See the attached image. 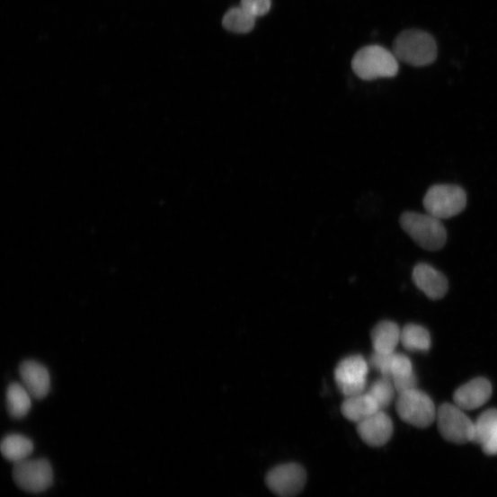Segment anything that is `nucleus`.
<instances>
[{
  "instance_id": "obj_16",
  "label": "nucleus",
  "mask_w": 497,
  "mask_h": 497,
  "mask_svg": "<svg viewBox=\"0 0 497 497\" xmlns=\"http://www.w3.org/2000/svg\"><path fill=\"white\" fill-rule=\"evenodd\" d=\"M341 411L342 415L350 422L359 424L381 410L376 401L366 391L363 394L347 397L342 404Z\"/></svg>"
},
{
  "instance_id": "obj_7",
  "label": "nucleus",
  "mask_w": 497,
  "mask_h": 497,
  "mask_svg": "<svg viewBox=\"0 0 497 497\" xmlns=\"http://www.w3.org/2000/svg\"><path fill=\"white\" fill-rule=\"evenodd\" d=\"M441 436L455 444L472 442L474 422L465 410L456 404H444L437 413Z\"/></svg>"
},
{
  "instance_id": "obj_3",
  "label": "nucleus",
  "mask_w": 497,
  "mask_h": 497,
  "mask_svg": "<svg viewBox=\"0 0 497 497\" xmlns=\"http://www.w3.org/2000/svg\"><path fill=\"white\" fill-rule=\"evenodd\" d=\"M395 54L379 46L360 49L352 60V68L359 79L374 81L394 78L398 74L399 64Z\"/></svg>"
},
{
  "instance_id": "obj_13",
  "label": "nucleus",
  "mask_w": 497,
  "mask_h": 497,
  "mask_svg": "<svg viewBox=\"0 0 497 497\" xmlns=\"http://www.w3.org/2000/svg\"><path fill=\"white\" fill-rule=\"evenodd\" d=\"M413 280L420 290L432 299L443 297L448 288L446 277L428 263H419L414 267Z\"/></svg>"
},
{
  "instance_id": "obj_4",
  "label": "nucleus",
  "mask_w": 497,
  "mask_h": 497,
  "mask_svg": "<svg viewBox=\"0 0 497 497\" xmlns=\"http://www.w3.org/2000/svg\"><path fill=\"white\" fill-rule=\"evenodd\" d=\"M423 204L428 214L440 220L448 219L466 209L467 195L460 186L436 184L428 191Z\"/></svg>"
},
{
  "instance_id": "obj_6",
  "label": "nucleus",
  "mask_w": 497,
  "mask_h": 497,
  "mask_svg": "<svg viewBox=\"0 0 497 497\" xmlns=\"http://www.w3.org/2000/svg\"><path fill=\"white\" fill-rule=\"evenodd\" d=\"M369 364L359 355L342 359L334 370L336 386L341 394L347 397L367 391V377Z\"/></svg>"
},
{
  "instance_id": "obj_8",
  "label": "nucleus",
  "mask_w": 497,
  "mask_h": 497,
  "mask_svg": "<svg viewBox=\"0 0 497 497\" xmlns=\"http://www.w3.org/2000/svg\"><path fill=\"white\" fill-rule=\"evenodd\" d=\"M13 476L15 484L23 491L40 493L53 484L54 474L50 463L45 458L26 460L15 464Z\"/></svg>"
},
{
  "instance_id": "obj_14",
  "label": "nucleus",
  "mask_w": 497,
  "mask_h": 497,
  "mask_svg": "<svg viewBox=\"0 0 497 497\" xmlns=\"http://www.w3.org/2000/svg\"><path fill=\"white\" fill-rule=\"evenodd\" d=\"M369 365L381 376L391 379L413 372L411 360L404 355L396 352L391 354L373 353Z\"/></svg>"
},
{
  "instance_id": "obj_18",
  "label": "nucleus",
  "mask_w": 497,
  "mask_h": 497,
  "mask_svg": "<svg viewBox=\"0 0 497 497\" xmlns=\"http://www.w3.org/2000/svg\"><path fill=\"white\" fill-rule=\"evenodd\" d=\"M401 342L409 351L427 352L431 347V336L426 328L408 324L401 332Z\"/></svg>"
},
{
  "instance_id": "obj_11",
  "label": "nucleus",
  "mask_w": 497,
  "mask_h": 497,
  "mask_svg": "<svg viewBox=\"0 0 497 497\" xmlns=\"http://www.w3.org/2000/svg\"><path fill=\"white\" fill-rule=\"evenodd\" d=\"M22 386L32 398L43 399L50 392L51 379L49 369L40 362L24 361L20 367Z\"/></svg>"
},
{
  "instance_id": "obj_19",
  "label": "nucleus",
  "mask_w": 497,
  "mask_h": 497,
  "mask_svg": "<svg viewBox=\"0 0 497 497\" xmlns=\"http://www.w3.org/2000/svg\"><path fill=\"white\" fill-rule=\"evenodd\" d=\"M31 395L19 384H12L6 393L7 409L13 418H22L31 407Z\"/></svg>"
},
{
  "instance_id": "obj_25",
  "label": "nucleus",
  "mask_w": 497,
  "mask_h": 497,
  "mask_svg": "<svg viewBox=\"0 0 497 497\" xmlns=\"http://www.w3.org/2000/svg\"><path fill=\"white\" fill-rule=\"evenodd\" d=\"M482 448L486 455H497V427L489 439L482 446Z\"/></svg>"
},
{
  "instance_id": "obj_24",
  "label": "nucleus",
  "mask_w": 497,
  "mask_h": 497,
  "mask_svg": "<svg viewBox=\"0 0 497 497\" xmlns=\"http://www.w3.org/2000/svg\"><path fill=\"white\" fill-rule=\"evenodd\" d=\"M398 395L417 389V377L414 372L392 379Z\"/></svg>"
},
{
  "instance_id": "obj_1",
  "label": "nucleus",
  "mask_w": 497,
  "mask_h": 497,
  "mask_svg": "<svg viewBox=\"0 0 497 497\" xmlns=\"http://www.w3.org/2000/svg\"><path fill=\"white\" fill-rule=\"evenodd\" d=\"M393 53L399 61L413 67H425L436 60L438 47L431 34L413 29L404 31L396 37Z\"/></svg>"
},
{
  "instance_id": "obj_15",
  "label": "nucleus",
  "mask_w": 497,
  "mask_h": 497,
  "mask_svg": "<svg viewBox=\"0 0 497 497\" xmlns=\"http://www.w3.org/2000/svg\"><path fill=\"white\" fill-rule=\"evenodd\" d=\"M401 332L395 323L385 321L377 324L371 332L374 352L378 354L395 352L401 342Z\"/></svg>"
},
{
  "instance_id": "obj_5",
  "label": "nucleus",
  "mask_w": 497,
  "mask_h": 497,
  "mask_svg": "<svg viewBox=\"0 0 497 497\" xmlns=\"http://www.w3.org/2000/svg\"><path fill=\"white\" fill-rule=\"evenodd\" d=\"M396 411L404 422L418 429L429 428L437 419L433 401L417 389L398 395Z\"/></svg>"
},
{
  "instance_id": "obj_10",
  "label": "nucleus",
  "mask_w": 497,
  "mask_h": 497,
  "mask_svg": "<svg viewBox=\"0 0 497 497\" xmlns=\"http://www.w3.org/2000/svg\"><path fill=\"white\" fill-rule=\"evenodd\" d=\"M360 439L370 447H382L394 433V423L385 411H378L357 424Z\"/></svg>"
},
{
  "instance_id": "obj_20",
  "label": "nucleus",
  "mask_w": 497,
  "mask_h": 497,
  "mask_svg": "<svg viewBox=\"0 0 497 497\" xmlns=\"http://www.w3.org/2000/svg\"><path fill=\"white\" fill-rule=\"evenodd\" d=\"M256 18L244 8L236 7L228 10L223 17V27L235 33H248L255 26Z\"/></svg>"
},
{
  "instance_id": "obj_2",
  "label": "nucleus",
  "mask_w": 497,
  "mask_h": 497,
  "mask_svg": "<svg viewBox=\"0 0 497 497\" xmlns=\"http://www.w3.org/2000/svg\"><path fill=\"white\" fill-rule=\"evenodd\" d=\"M404 231L411 239L428 251H439L447 243V231L440 219L417 212H405L400 217Z\"/></svg>"
},
{
  "instance_id": "obj_22",
  "label": "nucleus",
  "mask_w": 497,
  "mask_h": 497,
  "mask_svg": "<svg viewBox=\"0 0 497 497\" xmlns=\"http://www.w3.org/2000/svg\"><path fill=\"white\" fill-rule=\"evenodd\" d=\"M367 392L382 411L391 404L396 394L393 380L384 376L374 381Z\"/></svg>"
},
{
  "instance_id": "obj_17",
  "label": "nucleus",
  "mask_w": 497,
  "mask_h": 497,
  "mask_svg": "<svg viewBox=\"0 0 497 497\" xmlns=\"http://www.w3.org/2000/svg\"><path fill=\"white\" fill-rule=\"evenodd\" d=\"M32 451V441L22 435H8L2 442L3 455L6 460L14 464L26 460Z\"/></svg>"
},
{
  "instance_id": "obj_21",
  "label": "nucleus",
  "mask_w": 497,
  "mask_h": 497,
  "mask_svg": "<svg viewBox=\"0 0 497 497\" xmlns=\"http://www.w3.org/2000/svg\"><path fill=\"white\" fill-rule=\"evenodd\" d=\"M497 427V410L484 412L474 422L472 442L483 446Z\"/></svg>"
},
{
  "instance_id": "obj_23",
  "label": "nucleus",
  "mask_w": 497,
  "mask_h": 497,
  "mask_svg": "<svg viewBox=\"0 0 497 497\" xmlns=\"http://www.w3.org/2000/svg\"><path fill=\"white\" fill-rule=\"evenodd\" d=\"M271 6V0H242L241 2V7L256 19L269 13Z\"/></svg>"
},
{
  "instance_id": "obj_12",
  "label": "nucleus",
  "mask_w": 497,
  "mask_h": 497,
  "mask_svg": "<svg viewBox=\"0 0 497 497\" xmlns=\"http://www.w3.org/2000/svg\"><path fill=\"white\" fill-rule=\"evenodd\" d=\"M492 386L484 377H477L458 388L453 396L454 403L463 410H475L485 404L492 396Z\"/></svg>"
},
{
  "instance_id": "obj_9",
  "label": "nucleus",
  "mask_w": 497,
  "mask_h": 497,
  "mask_svg": "<svg viewBox=\"0 0 497 497\" xmlns=\"http://www.w3.org/2000/svg\"><path fill=\"white\" fill-rule=\"evenodd\" d=\"M307 474L297 464H286L267 474V486L280 497H295L304 488Z\"/></svg>"
}]
</instances>
